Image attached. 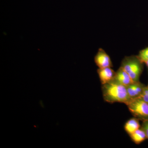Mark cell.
<instances>
[{
    "label": "cell",
    "instance_id": "cell-5",
    "mask_svg": "<svg viewBox=\"0 0 148 148\" xmlns=\"http://www.w3.org/2000/svg\"><path fill=\"white\" fill-rule=\"evenodd\" d=\"M97 72L102 85L106 84L113 80L116 74V72L111 67L99 69Z\"/></svg>",
    "mask_w": 148,
    "mask_h": 148
},
{
    "label": "cell",
    "instance_id": "cell-6",
    "mask_svg": "<svg viewBox=\"0 0 148 148\" xmlns=\"http://www.w3.org/2000/svg\"><path fill=\"white\" fill-rule=\"evenodd\" d=\"M113 80L126 86L135 83L129 74L121 67L116 72L115 76Z\"/></svg>",
    "mask_w": 148,
    "mask_h": 148
},
{
    "label": "cell",
    "instance_id": "cell-3",
    "mask_svg": "<svg viewBox=\"0 0 148 148\" xmlns=\"http://www.w3.org/2000/svg\"><path fill=\"white\" fill-rule=\"evenodd\" d=\"M130 112L138 119L148 120V103L140 98L131 99L126 104Z\"/></svg>",
    "mask_w": 148,
    "mask_h": 148
},
{
    "label": "cell",
    "instance_id": "cell-12",
    "mask_svg": "<svg viewBox=\"0 0 148 148\" xmlns=\"http://www.w3.org/2000/svg\"><path fill=\"white\" fill-rule=\"evenodd\" d=\"M142 128L145 132L147 138L148 139V120L144 121Z\"/></svg>",
    "mask_w": 148,
    "mask_h": 148
},
{
    "label": "cell",
    "instance_id": "cell-13",
    "mask_svg": "<svg viewBox=\"0 0 148 148\" xmlns=\"http://www.w3.org/2000/svg\"><path fill=\"white\" fill-rule=\"evenodd\" d=\"M145 64H146L147 65V67L148 69V61H146L145 62Z\"/></svg>",
    "mask_w": 148,
    "mask_h": 148
},
{
    "label": "cell",
    "instance_id": "cell-8",
    "mask_svg": "<svg viewBox=\"0 0 148 148\" xmlns=\"http://www.w3.org/2000/svg\"><path fill=\"white\" fill-rule=\"evenodd\" d=\"M125 130L129 135L140 128L139 119L133 118L127 121L124 125Z\"/></svg>",
    "mask_w": 148,
    "mask_h": 148
},
{
    "label": "cell",
    "instance_id": "cell-2",
    "mask_svg": "<svg viewBox=\"0 0 148 148\" xmlns=\"http://www.w3.org/2000/svg\"><path fill=\"white\" fill-rule=\"evenodd\" d=\"M143 64L138 56L132 55L124 57L120 67L129 74L135 82H140V77L143 73Z\"/></svg>",
    "mask_w": 148,
    "mask_h": 148
},
{
    "label": "cell",
    "instance_id": "cell-9",
    "mask_svg": "<svg viewBox=\"0 0 148 148\" xmlns=\"http://www.w3.org/2000/svg\"><path fill=\"white\" fill-rule=\"evenodd\" d=\"M130 136L132 141L137 145L141 144L147 138L145 132L142 128L137 130Z\"/></svg>",
    "mask_w": 148,
    "mask_h": 148
},
{
    "label": "cell",
    "instance_id": "cell-1",
    "mask_svg": "<svg viewBox=\"0 0 148 148\" xmlns=\"http://www.w3.org/2000/svg\"><path fill=\"white\" fill-rule=\"evenodd\" d=\"M102 90L104 100L108 103H122L126 105L131 100L127 87L114 80L102 85Z\"/></svg>",
    "mask_w": 148,
    "mask_h": 148
},
{
    "label": "cell",
    "instance_id": "cell-10",
    "mask_svg": "<svg viewBox=\"0 0 148 148\" xmlns=\"http://www.w3.org/2000/svg\"><path fill=\"white\" fill-rule=\"evenodd\" d=\"M138 56V58H140V60L143 63H145L146 61H148V47L140 51Z\"/></svg>",
    "mask_w": 148,
    "mask_h": 148
},
{
    "label": "cell",
    "instance_id": "cell-7",
    "mask_svg": "<svg viewBox=\"0 0 148 148\" xmlns=\"http://www.w3.org/2000/svg\"><path fill=\"white\" fill-rule=\"evenodd\" d=\"M126 87L130 98L132 99L139 97L143 93L145 86L139 82L134 83Z\"/></svg>",
    "mask_w": 148,
    "mask_h": 148
},
{
    "label": "cell",
    "instance_id": "cell-11",
    "mask_svg": "<svg viewBox=\"0 0 148 148\" xmlns=\"http://www.w3.org/2000/svg\"><path fill=\"white\" fill-rule=\"evenodd\" d=\"M138 98L143 99L144 101L148 103V87H145L143 93Z\"/></svg>",
    "mask_w": 148,
    "mask_h": 148
},
{
    "label": "cell",
    "instance_id": "cell-4",
    "mask_svg": "<svg viewBox=\"0 0 148 148\" xmlns=\"http://www.w3.org/2000/svg\"><path fill=\"white\" fill-rule=\"evenodd\" d=\"M94 60L99 69L112 67V63L110 56L103 49H98Z\"/></svg>",
    "mask_w": 148,
    "mask_h": 148
}]
</instances>
